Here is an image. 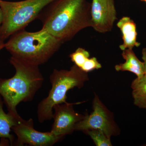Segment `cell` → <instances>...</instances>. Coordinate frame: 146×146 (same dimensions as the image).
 <instances>
[{
    "label": "cell",
    "mask_w": 146,
    "mask_h": 146,
    "mask_svg": "<svg viewBox=\"0 0 146 146\" xmlns=\"http://www.w3.org/2000/svg\"><path fill=\"white\" fill-rule=\"evenodd\" d=\"M91 6L87 0H55L46 7L42 28L63 44L68 42L91 27Z\"/></svg>",
    "instance_id": "cell-1"
},
{
    "label": "cell",
    "mask_w": 146,
    "mask_h": 146,
    "mask_svg": "<svg viewBox=\"0 0 146 146\" xmlns=\"http://www.w3.org/2000/svg\"><path fill=\"white\" fill-rule=\"evenodd\" d=\"M9 62L15 74L8 79L0 78V96L8 112L16 118L18 115L16 107L22 102L31 101L43 84L44 79L39 66L24 62L11 56Z\"/></svg>",
    "instance_id": "cell-2"
},
{
    "label": "cell",
    "mask_w": 146,
    "mask_h": 146,
    "mask_svg": "<svg viewBox=\"0 0 146 146\" xmlns=\"http://www.w3.org/2000/svg\"><path fill=\"white\" fill-rule=\"evenodd\" d=\"M63 44L44 29L34 32L22 30L11 35L5 48L11 56L31 65L46 63Z\"/></svg>",
    "instance_id": "cell-3"
},
{
    "label": "cell",
    "mask_w": 146,
    "mask_h": 146,
    "mask_svg": "<svg viewBox=\"0 0 146 146\" xmlns=\"http://www.w3.org/2000/svg\"><path fill=\"white\" fill-rule=\"evenodd\" d=\"M89 80L88 73L84 72L75 65L70 70H54L50 77L51 89L48 96L39 103L37 107L39 122L52 119L54 107L67 102L68 91L75 87L80 89Z\"/></svg>",
    "instance_id": "cell-4"
},
{
    "label": "cell",
    "mask_w": 146,
    "mask_h": 146,
    "mask_svg": "<svg viewBox=\"0 0 146 146\" xmlns=\"http://www.w3.org/2000/svg\"><path fill=\"white\" fill-rule=\"evenodd\" d=\"M55 0H24L11 2L0 0L3 20L0 26V41L25 29L51 3Z\"/></svg>",
    "instance_id": "cell-5"
},
{
    "label": "cell",
    "mask_w": 146,
    "mask_h": 146,
    "mask_svg": "<svg viewBox=\"0 0 146 146\" xmlns=\"http://www.w3.org/2000/svg\"><path fill=\"white\" fill-rule=\"evenodd\" d=\"M93 111L76 124L75 130L84 131L89 129L102 131L108 137L116 136L120 133V129L115 122L113 113L108 109L95 94L93 102Z\"/></svg>",
    "instance_id": "cell-6"
},
{
    "label": "cell",
    "mask_w": 146,
    "mask_h": 146,
    "mask_svg": "<svg viewBox=\"0 0 146 146\" xmlns=\"http://www.w3.org/2000/svg\"><path fill=\"white\" fill-rule=\"evenodd\" d=\"M11 130L17 136L16 146L28 145L33 146H51L62 138L56 136L50 131L42 132L35 129L33 120H25L21 118Z\"/></svg>",
    "instance_id": "cell-7"
},
{
    "label": "cell",
    "mask_w": 146,
    "mask_h": 146,
    "mask_svg": "<svg viewBox=\"0 0 146 146\" xmlns=\"http://www.w3.org/2000/svg\"><path fill=\"white\" fill-rule=\"evenodd\" d=\"M82 102H67L55 106L53 108L54 123L50 131L53 134L63 138L74 132L76 124L85 116L76 112L74 106Z\"/></svg>",
    "instance_id": "cell-8"
},
{
    "label": "cell",
    "mask_w": 146,
    "mask_h": 146,
    "mask_svg": "<svg viewBox=\"0 0 146 146\" xmlns=\"http://www.w3.org/2000/svg\"><path fill=\"white\" fill-rule=\"evenodd\" d=\"M91 27L100 33L112 30L117 19L115 0H92Z\"/></svg>",
    "instance_id": "cell-9"
},
{
    "label": "cell",
    "mask_w": 146,
    "mask_h": 146,
    "mask_svg": "<svg viewBox=\"0 0 146 146\" xmlns=\"http://www.w3.org/2000/svg\"><path fill=\"white\" fill-rule=\"evenodd\" d=\"M117 26L119 29L122 35L123 44L119 48L121 50L127 49H133L141 45L137 42V32L136 23L127 16H124L118 21Z\"/></svg>",
    "instance_id": "cell-10"
},
{
    "label": "cell",
    "mask_w": 146,
    "mask_h": 146,
    "mask_svg": "<svg viewBox=\"0 0 146 146\" xmlns=\"http://www.w3.org/2000/svg\"><path fill=\"white\" fill-rule=\"evenodd\" d=\"M122 56L125 62L115 65L116 71L131 72L136 74L137 77H141L145 75L143 63L139 60L132 49L123 50Z\"/></svg>",
    "instance_id": "cell-11"
},
{
    "label": "cell",
    "mask_w": 146,
    "mask_h": 146,
    "mask_svg": "<svg viewBox=\"0 0 146 146\" xmlns=\"http://www.w3.org/2000/svg\"><path fill=\"white\" fill-rule=\"evenodd\" d=\"M3 103L0 96V138L8 139L12 145L14 137L10 133L11 129L21 117L18 119L9 112L6 113L3 108Z\"/></svg>",
    "instance_id": "cell-12"
},
{
    "label": "cell",
    "mask_w": 146,
    "mask_h": 146,
    "mask_svg": "<svg viewBox=\"0 0 146 146\" xmlns=\"http://www.w3.org/2000/svg\"><path fill=\"white\" fill-rule=\"evenodd\" d=\"M131 88L134 105L139 108L146 109V75L133 80Z\"/></svg>",
    "instance_id": "cell-13"
},
{
    "label": "cell",
    "mask_w": 146,
    "mask_h": 146,
    "mask_svg": "<svg viewBox=\"0 0 146 146\" xmlns=\"http://www.w3.org/2000/svg\"><path fill=\"white\" fill-rule=\"evenodd\" d=\"M89 52L83 48H78L70 55L71 60L80 69L86 66L91 60Z\"/></svg>",
    "instance_id": "cell-14"
},
{
    "label": "cell",
    "mask_w": 146,
    "mask_h": 146,
    "mask_svg": "<svg viewBox=\"0 0 146 146\" xmlns=\"http://www.w3.org/2000/svg\"><path fill=\"white\" fill-rule=\"evenodd\" d=\"M84 132L91 137L97 146H112L110 138L108 137L102 131L99 129H89Z\"/></svg>",
    "instance_id": "cell-15"
},
{
    "label": "cell",
    "mask_w": 146,
    "mask_h": 146,
    "mask_svg": "<svg viewBox=\"0 0 146 146\" xmlns=\"http://www.w3.org/2000/svg\"><path fill=\"white\" fill-rule=\"evenodd\" d=\"M142 59L143 60L144 68H145V75H146V47L142 50Z\"/></svg>",
    "instance_id": "cell-16"
},
{
    "label": "cell",
    "mask_w": 146,
    "mask_h": 146,
    "mask_svg": "<svg viewBox=\"0 0 146 146\" xmlns=\"http://www.w3.org/2000/svg\"><path fill=\"white\" fill-rule=\"evenodd\" d=\"M3 20V13L1 9L0 8V26L1 25Z\"/></svg>",
    "instance_id": "cell-17"
},
{
    "label": "cell",
    "mask_w": 146,
    "mask_h": 146,
    "mask_svg": "<svg viewBox=\"0 0 146 146\" xmlns=\"http://www.w3.org/2000/svg\"><path fill=\"white\" fill-rule=\"evenodd\" d=\"M5 43H4V41H0V51L5 48Z\"/></svg>",
    "instance_id": "cell-18"
},
{
    "label": "cell",
    "mask_w": 146,
    "mask_h": 146,
    "mask_svg": "<svg viewBox=\"0 0 146 146\" xmlns=\"http://www.w3.org/2000/svg\"><path fill=\"white\" fill-rule=\"evenodd\" d=\"M140 1H142L145 2L146 3V0H140Z\"/></svg>",
    "instance_id": "cell-19"
}]
</instances>
